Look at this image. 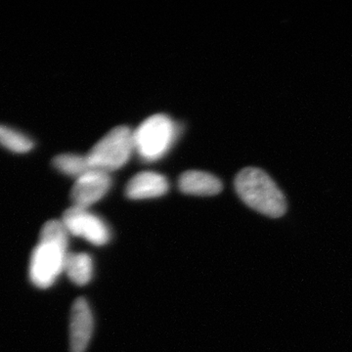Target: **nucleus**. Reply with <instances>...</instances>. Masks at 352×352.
Masks as SVG:
<instances>
[{"label": "nucleus", "mask_w": 352, "mask_h": 352, "mask_svg": "<svg viewBox=\"0 0 352 352\" xmlns=\"http://www.w3.org/2000/svg\"><path fill=\"white\" fill-rule=\"evenodd\" d=\"M69 235L61 220H50L44 224L30 263V278L34 286L50 288L64 272Z\"/></svg>", "instance_id": "nucleus-1"}, {"label": "nucleus", "mask_w": 352, "mask_h": 352, "mask_svg": "<svg viewBox=\"0 0 352 352\" xmlns=\"http://www.w3.org/2000/svg\"><path fill=\"white\" fill-rule=\"evenodd\" d=\"M235 189L241 200L259 214L277 219L286 212L284 194L272 178L259 168L241 170L235 178Z\"/></svg>", "instance_id": "nucleus-2"}, {"label": "nucleus", "mask_w": 352, "mask_h": 352, "mask_svg": "<svg viewBox=\"0 0 352 352\" xmlns=\"http://www.w3.org/2000/svg\"><path fill=\"white\" fill-rule=\"evenodd\" d=\"M178 133L177 124L168 116H151L133 131L134 151L142 161L156 162L170 151Z\"/></svg>", "instance_id": "nucleus-3"}, {"label": "nucleus", "mask_w": 352, "mask_h": 352, "mask_svg": "<svg viewBox=\"0 0 352 352\" xmlns=\"http://www.w3.org/2000/svg\"><path fill=\"white\" fill-rule=\"evenodd\" d=\"M133 152V131L120 126L109 131L85 156L90 170L110 173L122 168Z\"/></svg>", "instance_id": "nucleus-4"}, {"label": "nucleus", "mask_w": 352, "mask_h": 352, "mask_svg": "<svg viewBox=\"0 0 352 352\" xmlns=\"http://www.w3.org/2000/svg\"><path fill=\"white\" fill-rule=\"evenodd\" d=\"M61 221L69 234L83 238L95 245L107 244L111 239L110 229L106 222L88 208L73 206L64 212Z\"/></svg>", "instance_id": "nucleus-5"}, {"label": "nucleus", "mask_w": 352, "mask_h": 352, "mask_svg": "<svg viewBox=\"0 0 352 352\" xmlns=\"http://www.w3.org/2000/svg\"><path fill=\"white\" fill-rule=\"evenodd\" d=\"M110 173L89 170L76 178L71 192V198L76 207L89 208L101 200L112 186Z\"/></svg>", "instance_id": "nucleus-6"}, {"label": "nucleus", "mask_w": 352, "mask_h": 352, "mask_svg": "<svg viewBox=\"0 0 352 352\" xmlns=\"http://www.w3.org/2000/svg\"><path fill=\"white\" fill-rule=\"evenodd\" d=\"M94 322L91 309L83 298H76L71 311L69 322V349L71 352H85L92 333Z\"/></svg>", "instance_id": "nucleus-7"}, {"label": "nucleus", "mask_w": 352, "mask_h": 352, "mask_svg": "<svg viewBox=\"0 0 352 352\" xmlns=\"http://www.w3.org/2000/svg\"><path fill=\"white\" fill-rule=\"evenodd\" d=\"M170 189L168 178L155 171H142L127 183L126 195L131 200H146L166 195Z\"/></svg>", "instance_id": "nucleus-8"}, {"label": "nucleus", "mask_w": 352, "mask_h": 352, "mask_svg": "<svg viewBox=\"0 0 352 352\" xmlns=\"http://www.w3.org/2000/svg\"><path fill=\"white\" fill-rule=\"evenodd\" d=\"M178 188L182 193L193 196H214L223 189L221 180L212 173L201 170L183 173L178 179Z\"/></svg>", "instance_id": "nucleus-9"}, {"label": "nucleus", "mask_w": 352, "mask_h": 352, "mask_svg": "<svg viewBox=\"0 0 352 352\" xmlns=\"http://www.w3.org/2000/svg\"><path fill=\"white\" fill-rule=\"evenodd\" d=\"M64 272L73 283L85 286L94 276V261L89 254L85 252L67 254Z\"/></svg>", "instance_id": "nucleus-10"}, {"label": "nucleus", "mask_w": 352, "mask_h": 352, "mask_svg": "<svg viewBox=\"0 0 352 352\" xmlns=\"http://www.w3.org/2000/svg\"><path fill=\"white\" fill-rule=\"evenodd\" d=\"M52 164L55 170L76 178L80 177L90 170L87 156L73 153L58 155L53 159Z\"/></svg>", "instance_id": "nucleus-11"}, {"label": "nucleus", "mask_w": 352, "mask_h": 352, "mask_svg": "<svg viewBox=\"0 0 352 352\" xmlns=\"http://www.w3.org/2000/svg\"><path fill=\"white\" fill-rule=\"evenodd\" d=\"M0 145L9 151L25 154L32 151L34 141L19 131L0 124Z\"/></svg>", "instance_id": "nucleus-12"}]
</instances>
